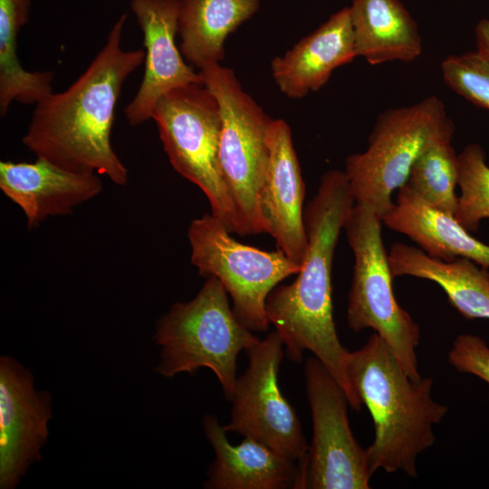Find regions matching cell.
<instances>
[{"label": "cell", "mask_w": 489, "mask_h": 489, "mask_svg": "<svg viewBox=\"0 0 489 489\" xmlns=\"http://www.w3.org/2000/svg\"><path fill=\"white\" fill-rule=\"evenodd\" d=\"M476 52L489 62V19H481L475 29Z\"/></svg>", "instance_id": "27"}, {"label": "cell", "mask_w": 489, "mask_h": 489, "mask_svg": "<svg viewBox=\"0 0 489 489\" xmlns=\"http://www.w3.org/2000/svg\"><path fill=\"white\" fill-rule=\"evenodd\" d=\"M454 132L455 125L436 96L379 114L367 149L345 160L344 173L355 203L368 206L382 218L394 205L393 192L406 183L424 149Z\"/></svg>", "instance_id": "5"}, {"label": "cell", "mask_w": 489, "mask_h": 489, "mask_svg": "<svg viewBox=\"0 0 489 489\" xmlns=\"http://www.w3.org/2000/svg\"><path fill=\"white\" fill-rule=\"evenodd\" d=\"M283 348L281 336L274 331L245 350L248 367L236 379L230 398V422L224 428L253 438L302 465L310 446L295 409L278 385Z\"/></svg>", "instance_id": "10"}, {"label": "cell", "mask_w": 489, "mask_h": 489, "mask_svg": "<svg viewBox=\"0 0 489 489\" xmlns=\"http://www.w3.org/2000/svg\"><path fill=\"white\" fill-rule=\"evenodd\" d=\"M382 225L381 217L370 207L358 203L344 223L354 255L347 321L354 331L373 329L387 342L409 378L417 380L421 379L416 354L420 329L395 298Z\"/></svg>", "instance_id": "6"}, {"label": "cell", "mask_w": 489, "mask_h": 489, "mask_svg": "<svg viewBox=\"0 0 489 489\" xmlns=\"http://www.w3.org/2000/svg\"><path fill=\"white\" fill-rule=\"evenodd\" d=\"M448 362L457 371L472 374L489 385V346L481 337L458 335L448 352Z\"/></svg>", "instance_id": "26"}, {"label": "cell", "mask_w": 489, "mask_h": 489, "mask_svg": "<svg viewBox=\"0 0 489 489\" xmlns=\"http://www.w3.org/2000/svg\"><path fill=\"white\" fill-rule=\"evenodd\" d=\"M126 20L127 14L118 18L76 81L35 104L23 137L37 158L70 171L106 176L119 186L128 183L129 175L110 142L115 107L125 81L145 59L144 50L122 48Z\"/></svg>", "instance_id": "1"}, {"label": "cell", "mask_w": 489, "mask_h": 489, "mask_svg": "<svg viewBox=\"0 0 489 489\" xmlns=\"http://www.w3.org/2000/svg\"><path fill=\"white\" fill-rule=\"evenodd\" d=\"M357 57L350 7H344L271 62L279 90L292 99L326 84L338 67Z\"/></svg>", "instance_id": "16"}, {"label": "cell", "mask_w": 489, "mask_h": 489, "mask_svg": "<svg viewBox=\"0 0 489 489\" xmlns=\"http://www.w3.org/2000/svg\"><path fill=\"white\" fill-rule=\"evenodd\" d=\"M347 374L373 419L374 440L366 448L371 472L402 471L416 477L417 457L435 443L433 426L448 411L431 398L433 379L409 378L376 332L350 352Z\"/></svg>", "instance_id": "3"}, {"label": "cell", "mask_w": 489, "mask_h": 489, "mask_svg": "<svg viewBox=\"0 0 489 489\" xmlns=\"http://www.w3.org/2000/svg\"><path fill=\"white\" fill-rule=\"evenodd\" d=\"M350 11L357 56L369 64L408 62L421 54L417 24L399 0H352Z\"/></svg>", "instance_id": "20"}, {"label": "cell", "mask_w": 489, "mask_h": 489, "mask_svg": "<svg viewBox=\"0 0 489 489\" xmlns=\"http://www.w3.org/2000/svg\"><path fill=\"white\" fill-rule=\"evenodd\" d=\"M381 220L431 257L446 262L464 257L489 268V244L474 237L453 215L425 204L405 185L398 188L396 202Z\"/></svg>", "instance_id": "18"}, {"label": "cell", "mask_w": 489, "mask_h": 489, "mask_svg": "<svg viewBox=\"0 0 489 489\" xmlns=\"http://www.w3.org/2000/svg\"><path fill=\"white\" fill-rule=\"evenodd\" d=\"M30 0H0V115L13 101L36 104L53 92L52 72H29L17 55V36L29 18Z\"/></svg>", "instance_id": "22"}, {"label": "cell", "mask_w": 489, "mask_h": 489, "mask_svg": "<svg viewBox=\"0 0 489 489\" xmlns=\"http://www.w3.org/2000/svg\"><path fill=\"white\" fill-rule=\"evenodd\" d=\"M151 120L173 168L203 191L211 214L238 235L235 208L219 167L222 121L213 93L203 83L172 90L158 101Z\"/></svg>", "instance_id": "8"}, {"label": "cell", "mask_w": 489, "mask_h": 489, "mask_svg": "<svg viewBox=\"0 0 489 489\" xmlns=\"http://www.w3.org/2000/svg\"><path fill=\"white\" fill-rule=\"evenodd\" d=\"M52 417L51 398L13 358L0 359V488H14L29 465L41 460Z\"/></svg>", "instance_id": "12"}, {"label": "cell", "mask_w": 489, "mask_h": 489, "mask_svg": "<svg viewBox=\"0 0 489 489\" xmlns=\"http://www.w3.org/2000/svg\"><path fill=\"white\" fill-rule=\"evenodd\" d=\"M198 73L220 109L219 167L235 208L238 235L264 233L258 197L268 166L273 119L242 89L233 70L214 63Z\"/></svg>", "instance_id": "7"}, {"label": "cell", "mask_w": 489, "mask_h": 489, "mask_svg": "<svg viewBox=\"0 0 489 489\" xmlns=\"http://www.w3.org/2000/svg\"><path fill=\"white\" fill-rule=\"evenodd\" d=\"M177 34L183 57L199 70L220 63L225 41L259 9L260 0H178Z\"/></svg>", "instance_id": "21"}, {"label": "cell", "mask_w": 489, "mask_h": 489, "mask_svg": "<svg viewBox=\"0 0 489 489\" xmlns=\"http://www.w3.org/2000/svg\"><path fill=\"white\" fill-rule=\"evenodd\" d=\"M392 276H413L438 284L449 303L466 320H489V268L459 257L446 262L404 243L388 252Z\"/></svg>", "instance_id": "19"}, {"label": "cell", "mask_w": 489, "mask_h": 489, "mask_svg": "<svg viewBox=\"0 0 489 489\" xmlns=\"http://www.w3.org/2000/svg\"><path fill=\"white\" fill-rule=\"evenodd\" d=\"M452 138L432 140L414 162L404 185L427 206L454 216L460 169Z\"/></svg>", "instance_id": "23"}, {"label": "cell", "mask_w": 489, "mask_h": 489, "mask_svg": "<svg viewBox=\"0 0 489 489\" xmlns=\"http://www.w3.org/2000/svg\"><path fill=\"white\" fill-rule=\"evenodd\" d=\"M203 427L216 457L204 484L208 489H286L294 488L299 476L298 463L249 437L233 446L213 415L203 419Z\"/></svg>", "instance_id": "17"}, {"label": "cell", "mask_w": 489, "mask_h": 489, "mask_svg": "<svg viewBox=\"0 0 489 489\" xmlns=\"http://www.w3.org/2000/svg\"><path fill=\"white\" fill-rule=\"evenodd\" d=\"M187 237L191 263L201 276H214L222 283L239 321L252 331H267L269 293L283 280L297 274L301 265L279 249L264 251L238 242L212 214L194 219Z\"/></svg>", "instance_id": "9"}, {"label": "cell", "mask_w": 489, "mask_h": 489, "mask_svg": "<svg viewBox=\"0 0 489 489\" xmlns=\"http://www.w3.org/2000/svg\"><path fill=\"white\" fill-rule=\"evenodd\" d=\"M445 82L475 105L489 110V62L476 51L448 55L441 63Z\"/></svg>", "instance_id": "25"}, {"label": "cell", "mask_w": 489, "mask_h": 489, "mask_svg": "<svg viewBox=\"0 0 489 489\" xmlns=\"http://www.w3.org/2000/svg\"><path fill=\"white\" fill-rule=\"evenodd\" d=\"M354 204L344 171L324 173L304 208L308 248L301 270L292 283L278 284L269 293L265 312L288 358L300 362L310 350L342 388L350 407L360 410L362 403L347 374L350 351L335 327L331 285L336 244Z\"/></svg>", "instance_id": "2"}, {"label": "cell", "mask_w": 489, "mask_h": 489, "mask_svg": "<svg viewBox=\"0 0 489 489\" xmlns=\"http://www.w3.org/2000/svg\"><path fill=\"white\" fill-rule=\"evenodd\" d=\"M178 0H131L130 9L143 34L145 70L139 88L125 107L131 126L151 120L158 101L172 90L203 83L176 43Z\"/></svg>", "instance_id": "13"}, {"label": "cell", "mask_w": 489, "mask_h": 489, "mask_svg": "<svg viewBox=\"0 0 489 489\" xmlns=\"http://www.w3.org/2000/svg\"><path fill=\"white\" fill-rule=\"evenodd\" d=\"M458 159L460 194L454 216L473 234L479 230L483 219L489 218V166L478 143L466 145Z\"/></svg>", "instance_id": "24"}, {"label": "cell", "mask_w": 489, "mask_h": 489, "mask_svg": "<svg viewBox=\"0 0 489 489\" xmlns=\"http://www.w3.org/2000/svg\"><path fill=\"white\" fill-rule=\"evenodd\" d=\"M313 437L298 489H368L373 473L367 450L356 441L347 396L315 357L304 365Z\"/></svg>", "instance_id": "11"}, {"label": "cell", "mask_w": 489, "mask_h": 489, "mask_svg": "<svg viewBox=\"0 0 489 489\" xmlns=\"http://www.w3.org/2000/svg\"><path fill=\"white\" fill-rule=\"evenodd\" d=\"M268 144V166L258 197L260 217L277 249L302 266L308 248L302 206L305 184L291 129L284 120H273Z\"/></svg>", "instance_id": "14"}, {"label": "cell", "mask_w": 489, "mask_h": 489, "mask_svg": "<svg viewBox=\"0 0 489 489\" xmlns=\"http://www.w3.org/2000/svg\"><path fill=\"white\" fill-rule=\"evenodd\" d=\"M98 174L73 172L37 158L34 162H0V189L34 227L48 216H66L102 190Z\"/></svg>", "instance_id": "15"}, {"label": "cell", "mask_w": 489, "mask_h": 489, "mask_svg": "<svg viewBox=\"0 0 489 489\" xmlns=\"http://www.w3.org/2000/svg\"><path fill=\"white\" fill-rule=\"evenodd\" d=\"M154 340L160 347L157 372L172 378L207 368L230 399L237 379V356L259 339L236 318L222 283L208 276L194 299L175 303L161 317Z\"/></svg>", "instance_id": "4"}]
</instances>
